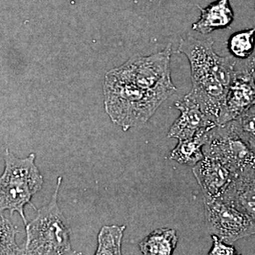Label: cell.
<instances>
[{
	"label": "cell",
	"mask_w": 255,
	"mask_h": 255,
	"mask_svg": "<svg viewBox=\"0 0 255 255\" xmlns=\"http://www.w3.org/2000/svg\"><path fill=\"white\" fill-rule=\"evenodd\" d=\"M172 44L148 56L135 55L122 66L113 69L114 73L141 87L168 99L177 91L171 78Z\"/></svg>",
	"instance_id": "5"
},
{
	"label": "cell",
	"mask_w": 255,
	"mask_h": 255,
	"mask_svg": "<svg viewBox=\"0 0 255 255\" xmlns=\"http://www.w3.org/2000/svg\"><path fill=\"white\" fill-rule=\"evenodd\" d=\"M200 9V18L193 23L192 29L201 34L208 35L216 30L227 28L234 21L230 0H217Z\"/></svg>",
	"instance_id": "12"
},
{
	"label": "cell",
	"mask_w": 255,
	"mask_h": 255,
	"mask_svg": "<svg viewBox=\"0 0 255 255\" xmlns=\"http://www.w3.org/2000/svg\"><path fill=\"white\" fill-rule=\"evenodd\" d=\"M19 231L9 220L0 214V255H24L16 243V238Z\"/></svg>",
	"instance_id": "17"
},
{
	"label": "cell",
	"mask_w": 255,
	"mask_h": 255,
	"mask_svg": "<svg viewBox=\"0 0 255 255\" xmlns=\"http://www.w3.org/2000/svg\"><path fill=\"white\" fill-rule=\"evenodd\" d=\"M231 123L238 135L255 154V105Z\"/></svg>",
	"instance_id": "18"
},
{
	"label": "cell",
	"mask_w": 255,
	"mask_h": 255,
	"mask_svg": "<svg viewBox=\"0 0 255 255\" xmlns=\"http://www.w3.org/2000/svg\"><path fill=\"white\" fill-rule=\"evenodd\" d=\"M177 243L175 230L158 228L146 236L139 243V248L145 255H169L174 253Z\"/></svg>",
	"instance_id": "13"
},
{
	"label": "cell",
	"mask_w": 255,
	"mask_h": 255,
	"mask_svg": "<svg viewBox=\"0 0 255 255\" xmlns=\"http://www.w3.org/2000/svg\"><path fill=\"white\" fill-rule=\"evenodd\" d=\"M126 226H105L97 237L98 247L96 255H122V243Z\"/></svg>",
	"instance_id": "15"
},
{
	"label": "cell",
	"mask_w": 255,
	"mask_h": 255,
	"mask_svg": "<svg viewBox=\"0 0 255 255\" xmlns=\"http://www.w3.org/2000/svg\"><path fill=\"white\" fill-rule=\"evenodd\" d=\"M227 48L236 59L246 60L251 58L255 48V28L233 33L228 38Z\"/></svg>",
	"instance_id": "16"
},
{
	"label": "cell",
	"mask_w": 255,
	"mask_h": 255,
	"mask_svg": "<svg viewBox=\"0 0 255 255\" xmlns=\"http://www.w3.org/2000/svg\"><path fill=\"white\" fill-rule=\"evenodd\" d=\"M255 105V80L244 67L237 68L228 87L217 120L218 125L232 122Z\"/></svg>",
	"instance_id": "8"
},
{
	"label": "cell",
	"mask_w": 255,
	"mask_h": 255,
	"mask_svg": "<svg viewBox=\"0 0 255 255\" xmlns=\"http://www.w3.org/2000/svg\"><path fill=\"white\" fill-rule=\"evenodd\" d=\"M219 199L255 221V164L236 174Z\"/></svg>",
	"instance_id": "11"
},
{
	"label": "cell",
	"mask_w": 255,
	"mask_h": 255,
	"mask_svg": "<svg viewBox=\"0 0 255 255\" xmlns=\"http://www.w3.org/2000/svg\"><path fill=\"white\" fill-rule=\"evenodd\" d=\"M63 177H59L49 202L37 211L36 217L26 225L24 255H73L71 229L58 205Z\"/></svg>",
	"instance_id": "3"
},
{
	"label": "cell",
	"mask_w": 255,
	"mask_h": 255,
	"mask_svg": "<svg viewBox=\"0 0 255 255\" xmlns=\"http://www.w3.org/2000/svg\"><path fill=\"white\" fill-rule=\"evenodd\" d=\"M243 66L253 75L255 80V48L253 54L251 58L245 60L244 65Z\"/></svg>",
	"instance_id": "20"
},
{
	"label": "cell",
	"mask_w": 255,
	"mask_h": 255,
	"mask_svg": "<svg viewBox=\"0 0 255 255\" xmlns=\"http://www.w3.org/2000/svg\"><path fill=\"white\" fill-rule=\"evenodd\" d=\"M208 132L179 140L177 146L169 154V159L189 167L195 166L204 157L203 147L207 141Z\"/></svg>",
	"instance_id": "14"
},
{
	"label": "cell",
	"mask_w": 255,
	"mask_h": 255,
	"mask_svg": "<svg viewBox=\"0 0 255 255\" xmlns=\"http://www.w3.org/2000/svg\"><path fill=\"white\" fill-rule=\"evenodd\" d=\"M206 222L211 236L232 244L255 234V221L221 199L204 198Z\"/></svg>",
	"instance_id": "7"
},
{
	"label": "cell",
	"mask_w": 255,
	"mask_h": 255,
	"mask_svg": "<svg viewBox=\"0 0 255 255\" xmlns=\"http://www.w3.org/2000/svg\"><path fill=\"white\" fill-rule=\"evenodd\" d=\"M192 171L206 199H219L236 175L219 161L205 155Z\"/></svg>",
	"instance_id": "10"
},
{
	"label": "cell",
	"mask_w": 255,
	"mask_h": 255,
	"mask_svg": "<svg viewBox=\"0 0 255 255\" xmlns=\"http://www.w3.org/2000/svg\"><path fill=\"white\" fill-rule=\"evenodd\" d=\"M204 155L212 157L237 174L255 164V154L238 135L231 122L217 125L208 132Z\"/></svg>",
	"instance_id": "6"
},
{
	"label": "cell",
	"mask_w": 255,
	"mask_h": 255,
	"mask_svg": "<svg viewBox=\"0 0 255 255\" xmlns=\"http://www.w3.org/2000/svg\"><path fill=\"white\" fill-rule=\"evenodd\" d=\"M104 93L106 112L124 131L147 123L167 100L121 78L112 70L106 75Z\"/></svg>",
	"instance_id": "2"
},
{
	"label": "cell",
	"mask_w": 255,
	"mask_h": 255,
	"mask_svg": "<svg viewBox=\"0 0 255 255\" xmlns=\"http://www.w3.org/2000/svg\"><path fill=\"white\" fill-rule=\"evenodd\" d=\"M213 239V246L209 255H238L234 247L231 244L225 243L216 236H211Z\"/></svg>",
	"instance_id": "19"
},
{
	"label": "cell",
	"mask_w": 255,
	"mask_h": 255,
	"mask_svg": "<svg viewBox=\"0 0 255 255\" xmlns=\"http://www.w3.org/2000/svg\"><path fill=\"white\" fill-rule=\"evenodd\" d=\"M4 169L0 176V214L9 211L12 216L18 213L25 226L27 224L25 206H31L33 195L43 187V176L36 164V155L31 153L18 158L8 148L4 152Z\"/></svg>",
	"instance_id": "4"
},
{
	"label": "cell",
	"mask_w": 255,
	"mask_h": 255,
	"mask_svg": "<svg viewBox=\"0 0 255 255\" xmlns=\"http://www.w3.org/2000/svg\"><path fill=\"white\" fill-rule=\"evenodd\" d=\"M180 115L169 128L168 137L178 140L191 138L209 132L217 126L216 121L206 115L199 106L187 95L175 102Z\"/></svg>",
	"instance_id": "9"
},
{
	"label": "cell",
	"mask_w": 255,
	"mask_h": 255,
	"mask_svg": "<svg viewBox=\"0 0 255 255\" xmlns=\"http://www.w3.org/2000/svg\"><path fill=\"white\" fill-rule=\"evenodd\" d=\"M214 44L211 37L189 35L181 38L177 51L187 57L190 65L192 87L187 97L217 123L238 61L232 56L218 55Z\"/></svg>",
	"instance_id": "1"
}]
</instances>
